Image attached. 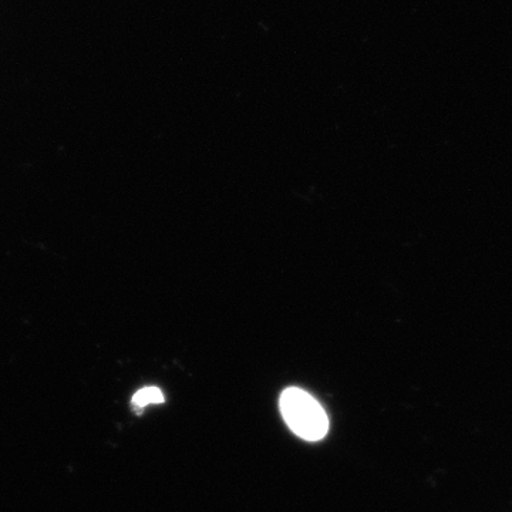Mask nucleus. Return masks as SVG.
I'll use <instances>...</instances> for the list:
<instances>
[{
	"mask_svg": "<svg viewBox=\"0 0 512 512\" xmlns=\"http://www.w3.org/2000/svg\"><path fill=\"white\" fill-rule=\"evenodd\" d=\"M282 416L289 429L306 441H319L329 430V419L318 400L298 387L282 393L279 400Z\"/></svg>",
	"mask_w": 512,
	"mask_h": 512,
	"instance_id": "nucleus-1",
	"label": "nucleus"
},
{
	"mask_svg": "<svg viewBox=\"0 0 512 512\" xmlns=\"http://www.w3.org/2000/svg\"><path fill=\"white\" fill-rule=\"evenodd\" d=\"M164 402V394L158 387H144L138 390L133 397V404L136 409L141 410L144 407L151 406V404H158Z\"/></svg>",
	"mask_w": 512,
	"mask_h": 512,
	"instance_id": "nucleus-2",
	"label": "nucleus"
}]
</instances>
